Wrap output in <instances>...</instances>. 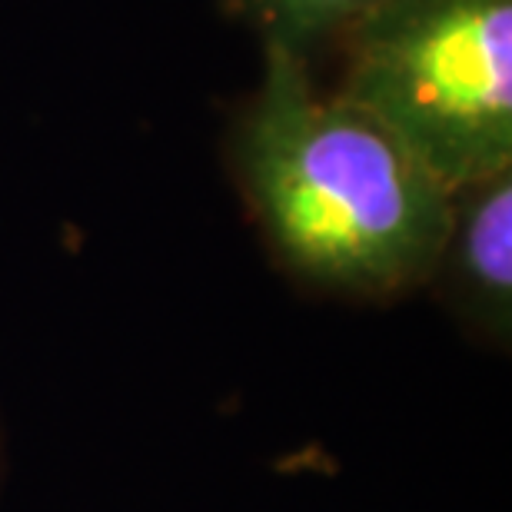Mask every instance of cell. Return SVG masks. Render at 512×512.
I'll return each instance as SVG.
<instances>
[{"mask_svg":"<svg viewBox=\"0 0 512 512\" xmlns=\"http://www.w3.org/2000/svg\"><path fill=\"white\" fill-rule=\"evenodd\" d=\"M429 286L469 340L509 353L512 343V170L453 190L449 230Z\"/></svg>","mask_w":512,"mask_h":512,"instance_id":"cell-3","label":"cell"},{"mask_svg":"<svg viewBox=\"0 0 512 512\" xmlns=\"http://www.w3.org/2000/svg\"><path fill=\"white\" fill-rule=\"evenodd\" d=\"M336 87L453 193L512 170V0H376Z\"/></svg>","mask_w":512,"mask_h":512,"instance_id":"cell-2","label":"cell"},{"mask_svg":"<svg viewBox=\"0 0 512 512\" xmlns=\"http://www.w3.org/2000/svg\"><path fill=\"white\" fill-rule=\"evenodd\" d=\"M373 4L376 0H230L233 14L260 34V44L293 50L306 60Z\"/></svg>","mask_w":512,"mask_h":512,"instance_id":"cell-4","label":"cell"},{"mask_svg":"<svg viewBox=\"0 0 512 512\" xmlns=\"http://www.w3.org/2000/svg\"><path fill=\"white\" fill-rule=\"evenodd\" d=\"M4 479H7V436H4V423H0V493H4Z\"/></svg>","mask_w":512,"mask_h":512,"instance_id":"cell-5","label":"cell"},{"mask_svg":"<svg viewBox=\"0 0 512 512\" xmlns=\"http://www.w3.org/2000/svg\"><path fill=\"white\" fill-rule=\"evenodd\" d=\"M230 170L276 266L306 290L393 303L433 280L453 193L373 114L316 87L306 57L263 44Z\"/></svg>","mask_w":512,"mask_h":512,"instance_id":"cell-1","label":"cell"}]
</instances>
